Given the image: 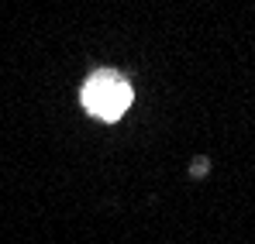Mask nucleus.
<instances>
[{
    "instance_id": "f03ea898",
    "label": "nucleus",
    "mask_w": 255,
    "mask_h": 244,
    "mask_svg": "<svg viewBox=\"0 0 255 244\" xmlns=\"http://www.w3.org/2000/svg\"><path fill=\"white\" fill-rule=\"evenodd\" d=\"M204 172H207V162H204V159H200V162L193 165V175H204Z\"/></svg>"
},
{
    "instance_id": "f257e3e1",
    "label": "nucleus",
    "mask_w": 255,
    "mask_h": 244,
    "mask_svg": "<svg viewBox=\"0 0 255 244\" xmlns=\"http://www.w3.org/2000/svg\"><path fill=\"white\" fill-rule=\"evenodd\" d=\"M131 96H134L131 82L118 73H107V69L93 73L83 86V107L97 121H118L131 107Z\"/></svg>"
}]
</instances>
